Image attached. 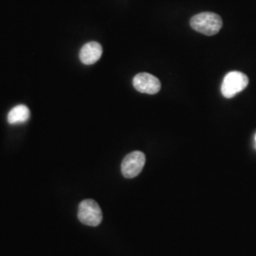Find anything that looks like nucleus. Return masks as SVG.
<instances>
[{
	"mask_svg": "<svg viewBox=\"0 0 256 256\" xmlns=\"http://www.w3.org/2000/svg\"><path fill=\"white\" fill-rule=\"evenodd\" d=\"M102 48L97 42H88L80 50V60L82 64H92L100 60Z\"/></svg>",
	"mask_w": 256,
	"mask_h": 256,
	"instance_id": "nucleus-6",
	"label": "nucleus"
},
{
	"mask_svg": "<svg viewBox=\"0 0 256 256\" xmlns=\"http://www.w3.org/2000/svg\"><path fill=\"white\" fill-rule=\"evenodd\" d=\"M190 25L194 30L202 34L212 36L220 32L223 22L218 14L206 12L192 16Z\"/></svg>",
	"mask_w": 256,
	"mask_h": 256,
	"instance_id": "nucleus-1",
	"label": "nucleus"
},
{
	"mask_svg": "<svg viewBox=\"0 0 256 256\" xmlns=\"http://www.w3.org/2000/svg\"><path fill=\"white\" fill-rule=\"evenodd\" d=\"M78 218L82 224L96 227L101 224L102 212L98 203L92 200H86L80 203Z\"/></svg>",
	"mask_w": 256,
	"mask_h": 256,
	"instance_id": "nucleus-3",
	"label": "nucleus"
},
{
	"mask_svg": "<svg viewBox=\"0 0 256 256\" xmlns=\"http://www.w3.org/2000/svg\"><path fill=\"white\" fill-rule=\"evenodd\" d=\"M248 84V78L246 74L240 72H232L225 76L221 92L225 98H232L239 92L244 90Z\"/></svg>",
	"mask_w": 256,
	"mask_h": 256,
	"instance_id": "nucleus-2",
	"label": "nucleus"
},
{
	"mask_svg": "<svg viewBox=\"0 0 256 256\" xmlns=\"http://www.w3.org/2000/svg\"><path fill=\"white\" fill-rule=\"evenodd\" d=\"M133 86L138 92L146 94H156L162 88L160 80L146 72L137 74L133 79Z\"/></svg>",
	"mask_w": 256,
	"mask_h": 256,
	"instance_id": "nucleus-5",
	"label": "nucleus"
},
{
	"mask_svg": "<svg viewBox=\"0 0 256 256\" xmlns=\"http://www.w3.org/2000/svg\"></svg>",
	"mask_w": 256,
	"mask_h": 256,
	"instance_id": "nucleus-8",
	"label": "nucleus"
},
{
	"mask_svg": "<svg viewBox=\"0 0 256 256\" xmlns=\"http://www.w3.org/2000/svg\"><path fill=\"white\" fill-rule=\"evenodd\" d=\"M146 156L142 152L134 151L128 154L122 162V173L126 178H133L142 172L146 164Z\"/></svg>",
	"mask_w": 256,
	"mask_h": 256,
	"instance_id": "nucleus-4",
	"label": "nucleus"
},
{
	"mask_svg": "<svg viewBox=\"0 0 256 256\" xmlns=\"http://www.w3.org/2000/svg\"><path fill=\"white\" fill-rule=\"evenodd\" d=\"M30 112L26 106L19 104L14 106L8 114V122L10 124H18L27 122L30 119Z\"/></svg>",
	"mask_w": 256,
	"mask_h": 256,
	"instance_id": "nucleus-7",
	"label": "nucleus"
}]
</instances>
